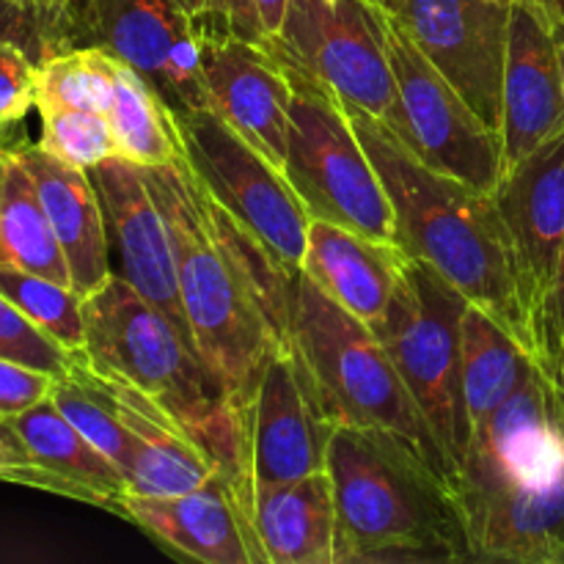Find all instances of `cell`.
Listing matches in <instances>:
<instances>
[{
    "label": "cell",
    "instance_id": "obj_1",
    "mask_svg": "<svg viewBox=\"0 0 564 564\" xmlns=\"http://www.w3.org/2000/svg\"><path fill=\"white\" fill-rule=\"evenodd\" d=\"M143 176L169 224L198 358L246 424L264 367L292 345L290 284L297 270L284 268L242 229L187 163L143 169Z\"/></svg>",
    "mask_w": 564,
    "mask_h": 564
},
{
    "label": "cell",
    "instance_id": "obj_2",
    "mask_svg": "<svg viewBox=\"0 0 564 564\" xmlns=\"http://www.w3.org/2000/svg\"><path fill=\"white\" fill-rule=\"evenodd\" d=\"M394 213V242L510 330L534 358L510 235L494 193L424 165L378 116L347 108Z\"/></svg>",
    "mask_w": 564,
    "mask_h": 564
},
{
    "label": "cell",
    "instance_id": "obj_3",
    "mask_svg": "<svg viewBox=\"0 0 564 564\" xmlns=\"http://www.w3.org/2000/svg\"><path fill=\"white\" fill-rule=\"evenodd\" d=\"M86 341L80 361L97 378L124 383L154 402L218 460L240 490L246 424L198 352L121 275L83 297Z\"/></svg>",
    "mask_w": 564,
    "mask_h": 564
},
{
    "label": "cell",
    "instance_id": "obj_4",
    "mask_svg": "<svg viewBox=\"0 0 564 564\" xmlns=\"http://www.w3.org/2000/svg\"><path fill=\"white\" fill-rule=\"evenodd\" d=\"M328 477L336 505L334 564L474 560L455 494L394 446L334 424Z\"/></svg>",
    "mask_w": 564,
    "mask_h": 564
},
{
    "label": "cell",
    "instance_id": "obj_5",
    "mask_svg": "<svg viewBox=\"0 0 564 564\" xmlns=\"http://www.w3.org/2000/svg\"><path fill=\"white\" fill-rule=\"evenodd\" d=\"M292 345L301 352L325 416L369 433L455 494L457 471L367 323L330 301L303 270L290 284Z\"/></svg>",
    "mask_w": 564,
    "mask_h": 564
},
{
    "label": "cell",
    "instance_id": "obj_6",
    "mask_svg": "<svg viewBox=\"0 0 564 564\" xmlns=\"http://www.w3.org/2000/svg\"><path fill=\"white\" fill-rule=\"evenodd\" d=\"M468 306L460 290L408 257L383 317L372 325L457 474L471 446L463 389V317Z\"/></svg>",
    "mask_w": 564,
    "mask_h": 564
},
{
    "label": "cell",
    "instance_id": "obj_7",
    "mask_svg": "<svg viewBox=\"0 0 564 564\" xmlns=\"http://www.w3.org/2000/svg\"><path fill=\"white\" fill-rule=\"evenodd\" d=\"M292 105L284 176L308 218L330 220L372 240L394 242V213L356 132L330 88L290 66Z\"/></svg>",
    "mask_w": 564,
    "mask_h": 564
},
{
    "label": "cell",
    "instance_id": "obj_8",
    "mask_svg": "<svg viewBox=\"0 0 564 564\" xmlns=\"http://www.w3.org/2000/svg\"><path fill=\"white\" fill-rule=\"evenodd\" d=\"M389 22L378 0H290L284 22L264 44L347 108L389 119L397 97Z\"/></svg>",
    "mask_w": 564,
    "mask_h": 564
},
{
    "label": "cell",
    "instance_id": "obj_9",
    "mask_svg": "<svg viewBox=\"0 0 564 564\" xmlns=\"http://www.w3.org/2000/svg\"><path fill=\"white\" fill-rule=\"evenodd\" d=\"M174 121L187 169L204 191L284 268L301 270L312 218L284 171L237 135L213 108L176 110Z\"/></svg>",
    "mask_w": 564,
    "mask_h": 564
},
{
    "label": "cell",
    "instance_id": "obj_10",
    "mask_svg": "<svg viewBox=\"0 0 564 564\" xmlns=\"http://www.w3.org/2000/svg\"><path fill=\"white\" fill-rule=\"evenodd\" d=\"M389 50L397 97L383 121L391 132L430 169L494 193L505 176L501 138L430 64L394 14L389 22Z\"/></svg>",
    "mask_w": 564,
    "mask_h": 564
},
{
    "label": "cell",
    "instance_id": "obj_11",
    "mask_svg": "<svg viewBox=\"0 0 564 564\" xmlns=\"http://www.w3.org/2000/svg\"><path fill=\"white\" fill-rule=\"evenodd\" d=\"M455 501L474 560L564 564V446L538 466L460 468Z\"/></svg>",
    "mask_w": 564,
    "mask_h": 564
},
{
    "label": "cell",
    "instance_id": "obj_12",
    "mask_svg": "<svg viewBox=\"0 0 564 564\" xmlns=\"http://www.w3.org/2000/svg\"><path fill=\"white\" fill-rule=\"evenodd\" d=\"M334 422L325 416L312 375L295 345L273 352L246 413V457L237 499L328 468Z\"/></svg>",
    "mask_w": 564,
    "mask_h": 564
},
{
    "label": "cell",
    "instance_id": "obj_13",
    "mask_svg": "<svg viewBox=\"0 0 564 564\" xmlns=\"http://www.w3.org/2000/svg\"><path fill=\"white\" fill-rule=\"evenodd\" d=\"M510 0H402L394 20L501 138Z\"/></svg>",
    "mask_w": 564,
    "mask_h": 564
},
{
    "label": "cell",
    "instance_id": "obj_14",
    "mask_svg": "<svg viewBox=\"0 0 564 564\" xmlns=\"http://www.w3.org/2000/svg\"><path fill=\"white\" fill-rule=\"evenodd\" d=\"M88 47L130 64L174 113L209 108L202 28L180 0H91Z\"/></svg>",
    "mask_w": 564,
    "mask_h": 564
},
{
    "label": "cell",
    "instance_id": "obj_15",
    "mask_svg": "<svg viewBox=\"0 0 564 564\" xmlns=\"http://www.w3.org/2000/svg\"><path fill=\"white\" fill-rule=\"evenodd\" d=\"M91 180L102 202L110 235V257H116V275L127 281L147 303H152L182 339L196 350L185 306H182L180 273L174 242L158 198L149 191L141 165L124 158H108L94 165Z\"/></svg>",
    "mask_w": 564,
    "mask_h": 564
},
{
    "label": "cell",
    "instance_id": "obj_16",
    "mask_svg": "<svg viewBox=\"0 0 564 564\" xmlns=\"http://www.w3.org/2000/svg\"><path fill=\"white\" fill-rule=\"evenodd\" d=\"M198 28L209 108L270 163L284 169L292 105L290 66L268 44L231 36L204 22Z\"/></svg>",
    "mask_w": 564,
    "mask_h": 564
},
{
    "label": "cell",
    "instance_id": "obj_17",
    "mask_svg": "<svg viewBox=\"0 0 564 564\" xmlns=\"http://www.w3.org/2000/svg\"><path fill=\"white\" fill-rule=\"evenodd\" d=\"M494 198L510 235L518 292L534 347V328L564 246V130L505 171Z\"/></svg>",
    "mask_w": 564,
    "mask_h": 564
},
{
    "label": "cell",
    "instance_id": "obj_18",
    "mask_svg": "<svg viewBox=\"0 0 564 564\" xmlns=\"http://www.w3.org/2000/svg\"><path fill=\"white\" fill-rule=\"evenodd\" d=\"M564 130V91L556 25L529 3H512L501 94L505 171Z\"/></svg>",
    "mask_w": 564,
    "mask_h": 564
},
{
    "label": "cell",
    "instance_id": "obj_19",
    "mask_svg": "<svg viewBox=\"0 0 564 564\" xmlns=\"http://www.w3.org/2000/svg\"><path fill=\"white\" fill-rule=\"evenodd\" d=\"M121 518L171 554L204 564H257L246 512L229 479L215 474L180 496H127Z\"/></svg>",
    "mask_w": 564,
    "mask_h": 564
},
{
    "label": "cell",
    "instance_id": "obj_20",
    "mask_svg": "<svg viewBox=\"0 0 564 564\" xmlns=\"http://www.w3.org/2000/svg\"><path fill=\"white\" fill-rule=\"evenodd\" d=\"M14 149L36 185L39 202L69 268L72 290L83 297L91 295L113 275L108 220L91 174L64 163L42 143H22Z\"/></svg>",
    "mask_w": 564,
    "mask_h": 564
},
{
    "label": "cell",
    "instance_id": "obj_21",
    "mask_svg": "<svg viewBox=\"0 0 564 564\" xmlns=\"http://www.w3.org/2000/svg\"><path fill=\"white\" fill-rule=\"evenodd\" d=\"M242 512L257 564H334L336 505L328 468L251 490Z\"/></svg>",
    "mask_w": 564,
    "mask_h": 564
},
{
    "label": "cell",
    "instance_id": "obj_22",
    "mask_svg": "<svg viewBox=\"0 0 564 564\" xmlns=\"http://www.w3.org/2000/svg\"><path fill=\"white\" fill-rule=\"evenodd\" d=\"M405 259L408 253L397 242L372 240L347 226L312 218L301 270L330 301L372 328L389 306Z\"/></svg>",
    "mask_w": 564,
    "mask_h": 564
},
{
    "label": "cell",
    "instance_id": "obj_23",
    "mask_svg": "<svg viewBox=\"0 0 564 564\" xmlns=\"http://www.w3.org/2000/svg\"><path fill=\"white\" fill-rule=\"evenodd\" d=\"M91 378L108 394L132 438V468L127 477L132 496H180L202 488L207 479L220 474L218 460L185 430L176 427L149 397L124 383L97 378L94 372Z\"/></svg>",
    "mask_w": 564,
    "mask_h": 564
},
{
    "label": "cell",
    "instance_id": "obj_24",
    "mask_svg": "<svg viewBox=\"0 0 564 564\" xmlns=\"http://www.w3.org/2000/svg\"><path fill=\"white\" fill-rule=\"evenodd\" d=\"M11 424L44 468L83 490L86 505L119 516L130 496L124 474L58 411L53 397L11 416Z\"/></svg>",
    "mask_w": 564,
    "mask_h": 564
},
{
    "label": "cell",
    "instance_id": "obj_25",
    "mask_svg": "<svg viewBox=\"0 0 564 564\" xmlns=\"http://www.w3.org/2000/svg\"><path fill=\"white\" fill-rule=\"evenodd\" d=\"M0 268L31 270L69 284V268L39 202L36 185L17 149L6 143L0 147Z\"/></svg>",
    "mask_w": 564,
    "mask_h": 564
},
{
    "label": "cell",
    "instance_id": "obj_26",
    "mask_svg": "<svg viewBox=\"0 0 564 564\" xmlns=\"http://www.w3.org/2000/svg\"><path fill=\"white\" fill-rule=\"evenodd\" d=\"M538 367L521 341L501 328L488 312L468 306L463 317V389L474 430L482 427L496 408Z\"/></svg>",
    "mask_w": 564,
    "mask_h": 564
},
{
    "label": "cell",
    "instance_id": "obj_27",
    "mask_svg": "<svg viewBox=\"0 0 564 564\" xmlns=\"http://www.w3.org/2000/svg\"><path fill=\"white\" fill-rule=\"evenodd\" d=\"M108 119L119 143V158L141 169H171L185 163V147L176 130L174 110L147 77L119 58Z\"/></svg>",
    "mask_w": 564,
    "mask_h": 564
},
{
    "label": "cell",
    "instance_id": "obj_28",
    "mask_svg": "<svg viewBox=\"0 0 564 564\" xmlns=\"http://www.w3.org/2000/svg\"><path fill=\"white\" fill-rule=\"evenodd\" d=\"M116 86V55L102 47H75L39 64L36 110L72 108L108 116Z\"/></svg>",
    "mask_w": 564,
    "mask_h": 564
},
{
    "label": "cell",
    "instance_id": "obj_29",
    "mask_svg": "<svg viewBox=\"0 0 564 564\" xmlns=\"http://www.w3.org/2000/svg\"><path fill=\"white\" fill-rule=\"evenodd\" d=\"M0 295L9 297L33 325L80 356L86 341L83 295L69 284L20 268H0Z\"/></svg>",
    "mask_w": 564,
    "mask_h": 564
},
{
    "label": "cell",
    "instance_id": "obj_30",
    "mask_svg": "<svg viewBox=\"0 0 564 564\" xmlns=\"http://www.w3.org/2000/svg\"><path fill=\"white\" fill-rule=\"evenodd\" d=\"M42 147L64 163L91 171L108 158H119L113 127L105 113L72 108H42Z\"/></svg>",
    "mask_w": 564,
    "mask_h": 564
},
{
    "label": "cell",
    "instance_id": "obj_31",
    "mask_svg": "<svg viewBox=\"0 0 564 564\" xmlns=\"http://www.w3.org/2000/svg\"><path fill=\"white\" fill-rule=\"evenodd\" d=\"M0 358L31 367L55 380L69 378L77 364V352L66 350L61 341L44 334L3 295H0Z\"/></svg>",
    "mask_w": 564,
    "mask_h": 564
},
{
    "label": "cell",
    "instance_id": "obj_32",
    "mask_svg": "<svg viewBox=\"0 0 564 564\" xmlns=\"http://www.w3.org/2000/svg\"><path fill=\"white\" fill-rule=\"evenodd\" d=\"M0 482L44 490V494L64 496V499H75L86 505V496H83L80 488H75L69 479L58 477L55 471L44 468L42 463L31 455V449H28L25 441L20 438V433L14 430L11 419L6 416H0Z\"/></svg>",
    "mask_w": 564,
    "mask_h": 564
},
{
    "label": "cell",
    "instance_id": "obj_33",
    "mask_svg": "<svg viewBox=\"0 0 564 564\" xmlns=\"http://www.w3.org/2000/svg\"><path fill=\"white\" fill-rule=\"evenodd\" d=\"M39 61L14 39L0 36V132L36 108Z\"/></svg>",
    "mask_w": 564,
    "mask_h": 564
},
{
    "label": "cell",
    "instance_id": "obj_34",
    "mask_svg": "<svg viewBox=\"0 0 564 564\" xmlns=\"http://www.w3.org/2000/svg\"><path fill=\"white\" fill-rule=\"evenodd\" d=\"M42 39V61L75 47H88L91 0H28Z\"/></svg>",
    "mask_w": 564,
    "mask_h": 564
},
{
    "label": "cell",
    "instance_id": "obj_35",
    "mask_svg": "<svg viewBox=\"0 0 564 564\" xmlns=\"http://www.w3.org/2000/svg\"><path fill=\"white\" fill-rule=\"evenodd\" d=\"M534 361L543 369L545 378L556 386L564 369V246L554 284L545 295L543 312H540L538 328H534Z\"/></svg>",
    "mask_w": 564,
    "mask_h": 564
},
{
    "label": "cell",
    "instance_id": "obj_36",
    "mask_svg": "<svg viewBox=\"0 0 564 564\" xmlns=\"http://www.w3.org/2000/svg\"><path fill=\"white\" fill-rule=\"evenodd\" d=\"M53 386L55 378H50V375L22 367L9 358H0V416L11 419L33 408L36 402L47 400Z\"/></svg>",
    "mask_w": 564,
    "mask_h": 564
},
{
    "label": "cell",
    "instance_id": "obj_37",
    "mask_svg": "<svg viewBox=\"0 0 564 564\" xmlns=\"http://www.w3.org/2000/svg\"><path fill=\"white\" fill-rule=\"evenodd\" d=\"M198 22L220 28L231 36L248 39V42H268V33H264L253 0H209L207 14L198 17Z\"/></svg>",
    "mask_w": 564,
    "mask_h": 564
},
{
    "label": "cell",
    "instance_id": "obj_38",
    "mask_svg": "<svg viewBox=\"0 0 564 564\" xmlns=\"http://www.w3.org/2000/svg\"><path fill=\"white\" fill-rule=\"evenodd\" d=\"M253 3H257L259 20H262L264 33H268V36H273V33L281 28V22H284L290 0H253Z\"/></svg>",
    "mask_w": 564,
    "mask_h": 564
},
{
    "label": "cell",
    "instance_id": "obj_39",
    "mask_svg": "<svg viewBox=\"0 0 564 564\" xmlns=\"http://www.w3.org/2000/svg\"><path fill=\"white\" fill-rule=\"evenodd\" d=\"M510 3H529L543 11L556 28L564 25V0H510Z\"/></svg>",
    "mask_w": 564,
    "mask_h": 564
},
{
    "label": "cell",
    "instance_id": "obj_40",
    "mask_svg": "<svg viewBox=\"0 0 564 564\" xmlns=\"http://www.w3.org/2000/svg\"><path fill=\"white\" fill-rule=\"evenodd\" d=\"M180 3H182V9H185L187 14L193 17V20L204 17V14H207V9H209V0H180Z\"/></svg>",
    "mask_w": 564,
    "mask_h": 564
},
{
    "label": "cell",
    "instance_id": "obj_41",
    "mask_svg": "<svg viewBox=\"0 0 564 564\" xmlns=\"http://www.w3.org/2000/svg\"><path fill=\"white\" fill-rule=\"evenodd\" d=\"M556 47H560V69H562V91H564V25L556 28Z\"/></svg>",
    "mask_w": 564,
    "mask_h": 564
},
{
    "label": "cell",
    "instance_id": "obj_42",
    "mask_svg": "<svg viewBox=\"0 0 564 564\" xmlns=\"http://www.w3.org/2000/svg\"><path fill=\"white\" fill-rule=\"evenodd\" d=\"M378 3L383 6L389 14H397V11H400V6H402V0H378Z\"/></svg>",
    "mask_w": 564,
    "mask_h": 564
},
{
    "label": "cell",
    "instance_id": "obj_43",
    "mask_svg": "<svg viewBox=\"0 0 564 564\" xmlns=\"http://www.w3.org/2000/svg\"><path fill=\"white\" fill-rule=\"evenodd\" d=\"M556 389H560V397H562V402H564V369H562L560 380H556Z\"/></svg>",
    "mask_w": 564,
    "mask_h": 564
},
{
    "label": "cell",
    "instance_id": "obj_44",
    "mask_svg": "<svg viewBox=\"0 0 564 564\" xmlns=\"http://www.w3.org/2000/svg\"><path fill=\"white\" fill-rule=\"evenodd\" d=\"M0 147H3V138H0Z\"/></svg>",
    "mask_w": 564,
    "mask_h": 564
}]
</instances>
